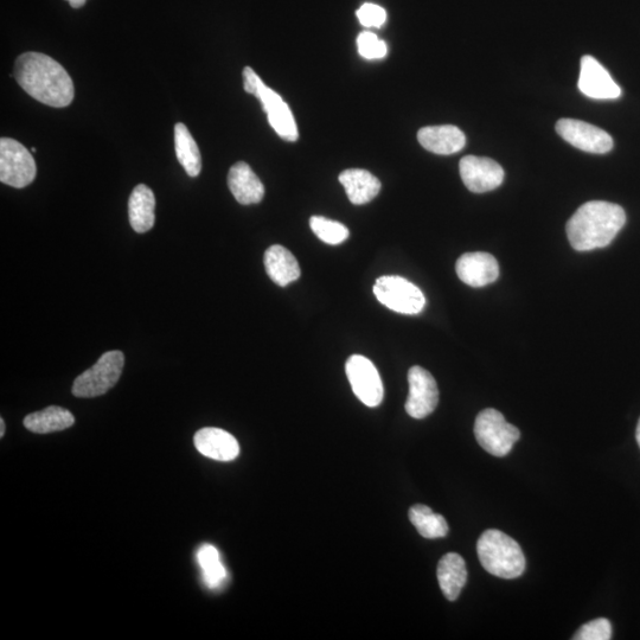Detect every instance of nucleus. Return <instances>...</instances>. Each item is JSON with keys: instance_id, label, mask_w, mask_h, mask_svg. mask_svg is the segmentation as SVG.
<instances>
[{"instance_id": "f257e3e1", "label": "nucleus", "mask_w": 640, "mask_h": 640, "mask_svg": "<svg viewBox=\"0 0 640 640\" xmlns=\"http://www.w3.org/2000/svg\"><path fill=\"white\" fill-rule=\"evenodd\" d=\"M18 85L31 98L42 104L63 108L74 100V83L66 69L50 56L41 53H24L15 64Z\"/></svg>"}, {"instance_id": "f03ea898", "label": "nucleus", "mask_w": 640, "mask_h": 640, "mask_svg": "<svg viewBox=\"0 0 640 640\" xmlns=\"http://www.w3.org/2000/svg\"><path fill=\"white\" fill-rule=\"evenodd\" d=\"M626 214L618 204L592 201L582 204L567 223V236L578 252L604 248L625 226Z\"/></svg>"}, {"instance_id": "7ed1b4c3", "label": "nucleus", "mask_w": 640, "mask_h": 640, "mask_svg": "<svg viewBox=\"0 0 640 640\" xmlns=\"http://www.w3.org/2000/svg\"><path fill=\"white\" fill-rule=\"evenodd\" d=\"M480 563L486 572L501 579H516L526 571V558L518 544L503 531H484L477 543Z\"/></svg>"}, {"instance_id": "20e7f679", "label": "nucleus", "mask_w": 640, "mask_h": 640, "mask_svg": "<svg viewBox=\"0 0 640 640\" xmlns=\"http://www.w3.org/2000/svg\"><path fill=\"white\" fill-rule=\"evenodd\" d=\"M243 79H245V91L260 100L262 108L267 114L268 123L275 133L286 142H296L299 138L298 126L291 108L283 98L273 89L267 87L252 68L243 69Z\"/></svg>"}, {"instance_id": "39448f33", "label": "nucleus", "mask_w": 640, "mask_h": 640, "mask_svg": "<svg viewBox=\"0 0 640 640\" xmlns=\"http://www.w3.org/2000/svg\"><path fill=\"white\" fill-rule=\"evenodd\" d=\"M475 435L480 447L495 457H505L521 438V432L505 420L494 408L484 409L477 416Z\"/></svg>"}, {"instance_id": "423d86ee", "label": "nucleus", "mask_w": 640, "mask_h": 640, "mask_svg": "<svg viewBox=\"0 0 640 640\" xmlns=\"http://www.w3.org/2000/svg\"><path fill=\"white\" fill-rule=\"evenodd\" d=\"M125 356L123 352L108 351L99 358L91 369L81 374L73 384L76 398H96L104 395L118 383L123 373Z\"/></svg>"}, {"instance_id": "0eeeda50", "label": "nucleus", "mask_w": 640, "mask_h": 640, "mask_svg": "<svg viewBox=\"0 0 640 640\" xmlns=\"http://www.w3.org/2000/svg\"><path fill=\"white\" fill-rule=\"evenodd\" d=\"M374 294L382 305L402 315H418L426 306V298L420 288L398 275L377 279Z\"/></svg>"}, {"instance_id": "6e6552de", "label": "nucleus", "mask_w": 640, "mask_h": 640, "mask_svg": "<svg viewBox=\"0 0 640 640\" xmlns=\"http://www.w3.org/2000/svg\"><path fill=\"white\" fill-rule=\"evenodd\" d=\"M36 162L30 151L11 138L0 139V181L22 189L35 181Z\"/></svg>"}, {"instance_id": "1a4fd4ad", "label": "nucleus", "mask_w": 640, "mask_h": 640, "mask_svg": "<svg viewBox=\"0 0 640 640\" xmlns=\"http://www.w3.org/2000/svg\"><path fill=\"white\" fill-rule=\"evenodd\" d=\"M352 392L368 407H377L383 400L384 388L379 371L369 358L352 355L345 366Z\"/></svg>"}, {"instance_id": "9d476101", "label": "nucleus", "mask_w": 640, "mask_h": 640, "mask_svg": "<svg viewBox=\"0 0 640 640\" xmlns=\"http://www.w3.org/2000/svg\"><path fill=\"white\" fill-rule=\"evenodd\" d=\"M409 394L406 412L414 419H424L435 411L439 402L438 384L424 368L413 367L408 371Z\"/></svg>"}, {"instance_id": "9b49d317", "label": "nucleus", "mask_w": 640, "mask_h": 640, "mask_svg": "<svg viewBox=\"0 0 640 640\" xmlns=\"http://www.w3.org/2000/svg\"><path fill=\"white\" fill-rule=\"evenodd\" d=\"M556 132L576 149L605 155L613 149V139L597 126L575 119H561L556 124Z\"/></svg>"}, {"instance_id": "f8f14e48", "label": "nucleus", "mask_w": 640, "mask_h": 640, "mask_svg": "<svg viewBox=\"0 0 640 640\" xmlns=\"http://www.w3.org/2000/svg\"><path fill=\"white\" fill-rule=\"evenodd\" d=\"M459 170L465 187L475 194L495 190L504 181L502 166L490 158L466 156L460 160Z\"/></svg>"}, {"instance_id": "ddd939ff", "label": "nucleus", "mask_w": 640, "mask_h": 640, "mask_svg": "<svg viewBox=\"0 0 640 640\" xmlns=\"http://www.w3.org/2000/svg\"><path fill=\"white\" fill-rule=\"evenodd\" d=\"M578 87L582 94L595 100H614L622 95V89L610 73L592 56L581 59Z\"/></svg>"}, {"instance_id": "4468645a", "label": "nucleus", "mask_w": 640, "mask_h": 640, "mask_svg": "<svg viewBox=\"0 0 640 640\" xmlns=\"http://www.w3.org/2000/svg\"><path fill=\"white\" fill-rule=\"evenodd\" d=\"M456 271L459 279L471 287H484L495 283L499 277V266L495 256L483 252L460 256Z\"/></svg>"}, {"instance_id": "2eb2a0df", "label": "nucleus", "mask_w": 640, "mask_h": 640, "mask_svg": "<svg viewBox=\"0 0 640 640\" xmlns=\"http://www.w3.org/2000/svg\"><path fill=\"white\" fill-rule=\"evenodd\" d=\"M194 443L197 451L204 457L219 460V462H232L240 454L238 440L220 428H203L195 434Z\"/></svg>"}, {"instance_id": "dca6fc26", "label": "nucleus", "mask_w": 640, "mask_h": 640, "mask_svg": "<svg viewBox=\"0 0 640 640\" xmlns=\"http://www.w3.org/2000/svg\"><path fill=\"white\" fill-rule=\"evenodd\" d=\"M418 140L425 150L441 156L454 155L462 151L466 144L465 134L452 125L421 128Z\"/></svg>"}, {"instance_id": "f3484780", "label": "nucleus", "mask_w": 640, "mask_h": 640, "mask_svg": "<svg viewBox=\"0 0 640 640\" xmlns=\"http://www.w3.org/2000/svg\"><path fill=\"white\" fill-rule=\"evenodd\" d=\"M228 187L235 200L243 206L258 204L264 200V184L247 163L239 162L230 168Z\"/></svg>"}, {"instance_id": "a211bd4d", "label": "nucleus", "mask_w": 640, "mask_h": 640, "mask_svg": "<svg viewBox=\"0 0 640 640\" xmlns=\"http://www.w3.org/2000/svg\"><path fill=\"white\" fill-rule=\"evenodd\" d=\"M155 210L156 198L153 191L147 185H137L128 202V216L134 232L143 234L155 226Z\"/></svg>"}, {"instance_id": "6ab92c4d", "label": "nucleus", "mask_w": 640, "mask_h": 640, "mask_svg": "<svg viewBox=\"0 0 640 640\" xmlns=\"http://www.w3.org/2000/svg\"><path fill=\"white\" fill-rule=\"evenodd\" d=\"M339 182L352 204L362 206L374 200L381 190L380 179L363 169H349L339 175Z\"/></svg>"}, {"instance_id": "aec40b11", "label": "nucleus", "mask_w": 640, "mask_h": 640, "mask_svg": "<svg viewBox=\"0 0 640 640\" xmlns=\"http://www.w3.org/2000/svg\"><path fill=\"white\" fill-rule=\"evenodd\" d=\"M264 262L268 277L281 287L290 285L302 274L296 256L280 245L267 249Z\"/></svg>"}, {"instance_id": "412c9836", "label": "nucleus", "mask_w": 640, "mask_h": 640, "mask_svg": "<svg viewBox=\"0 0 640 640\" xmlns=\"http://www.w3.org/2000/svg\"><path fill=\"white\" fill-rule=\"evenodd\" d=\"M438 581L445 598L457 600L467 581L465 561L457 553H448L438 565Z\"/></svg>"}, {"instance_id": "4be33fe9", "label": "nucleus", "mask_w": 640, "mask_h": 640, "mask_svg": "<svg viewBox=\"0 0 640 640\" xmlns=\"http://www.w3.org/2000/svg\"><path fill=\"white\" fill-rule=\"evenodd\" d=\"M74 422V415L68 409L50 406L41 412L29 414L24 419V426L31 432L47 434L67 430Z\"/></svg>"}, {"instance_id": "5701e85b", "label": "nucleus", "mask_w": 640, "mask_h": 640, "mask_svg": "<svg viewBox=\"0 0 640 640\" xmlns=\"http://www.w3.org/2000/svg\"><path fill=\"white\" fill-rule=\"evenodd\" d=\"M175 147L178 162L190 177H197L201 174L202 158L200 149L188 127L182 123L175 125Z\"/></svg>"}, {"instance_id": "b1692460", "label": "nucleus", "mask_w": 640, "mask_h": 640, "mask_svg": "<svg viewBox=\"0 0 640 640\" xmlns=\"http://www.w3.org/2000/svg\"><path fill=\"white\" fill-rule=\"evenodd\" d=\"M409 520L425 539H443L448 534V524L444 516L435 512L424 504H416L409 509Z\"/></svg>"}, {"instance_id": "393cba45", "label": "nucleus", "mask_w": 640, "mask_h": 640, "mask_svg": "<svg viewBox=\"0 0 640 640\" xmlns=\"http://www.w3.org/2000/svg\"><path fill=\"white\" fill-rule=\"evenodd\" d=\"M197 559L202 568L203 579L207 586L211 590L220 587L224 580L227 579V571L222 565L219 550L210 546V544H204L198 550Z\"/></svg>"}, {"instance_id": "a878e982", "label": "nucleus", "mask_w": 640, "mask_h": 640, "mask_svg": "<svg viewBox=\"0 0 640 640\" xmlns=\"http://www.w3.org/2000/svg\"><path fill=\"white\" fill-rule=\"evenodd\" d=\"M310 227L317 238L328 245H341L349 239V229L344 224L325 219L323 216L311 217Z\"/></svg>"}, {"instance_id": "bb28decb", "label": "nucleus", "mask_w": 640, "mask_h": 640, "mask_svg": "<svg viewBox=\"0 0 640 640\" xmlns=\"http://www.w3.org/2000/svg\"><path fill=\"white\" fill-rule=\"evenodd\" d=\"M358 53L366 60H381L388 54L386 42L380 40L374 32L363 31L357 37Z\"/></svg>"}, {"instance_id": "cd10ccee", "label": "nucleus", "mask_w": 640, "mask_h": 640, "mask_svg": "<svg viewBox=\"0 0 640 640\" xmlns=\"http://www.w3.org/2000/svg\"><path fill=\"white\" fill-rule=\"evenodd\" d=\"M612 637L610 620L599 618L585 624L575 633V640H608Z\"/></svg>"}, {"instance_id": "c85d7f7f", "label": "nucleus", "mask_w": 640, "mask_h": 640, "mask_svg": "<svg viewBox=\"0 0 640 640\" xmlns=\"http://www.w3.org/2000/svg\"><path fill=\"white\" fill-rule=\"evenodd\" d=\"M356 15L358 21L366 28H381L387 22V11L376 4H363Z\"/></svg>"}, {"instance_id": "c756f323", "label": "nucleus", "mask_w": 640, "mask_h": 640, "mask_svg": "<svg viewBox=\"0 0 640 640\" xmlns=\"http://www.w3.org/2000/svg\"><path fill=\"white\" fill-rule=\"evenodd\" d=\"M67 2L72 5V8L80 9L86 4L87 0H67Z\"/></svg>"}, {"instance_id": "7c9ffc66", "label": "nucleus", "mask_w": 640, "mask_h": 640, "mask_svg": "<svg viewBox=\"0 0 640 640\" xmlns=\"http://www.w3.org/2000/svg\"><path fill=\"white\" fill-rule=\"evenodd\" d=\"M0 430H2V432H0V438H3L5 434V422L3 419L0 420Z\"/></svg>"}, {"instance_id": "2f4dec72", "label": "nucleus", "mask_w": 640, "mask_h": 640, "mask_svg": "<svg viewBox=\"0 0 640 640\" xmlns=\"http://www.w3.org/2000/svg\"><path fill=\"white\" fill-rule=\"evenodd\" d=\"M636 438H637V443L640 447V419L638 421V426H637V431H636Z\"/></svg>"}, {"instance_id": "473e14b6", "label": "nucleus", "mask_w": 640, "mask_h": 640, "mask_svg": "<svg viewBox=\"0 0 640 640\" xmlns=\"http://www.w3.org/2000/svg\"><path fill=\"white\" fill-rule=\"evenodd\" d=\"M37 150L35 149V147H32L31 152H36Z\"/></svg>"}]
</instances>
